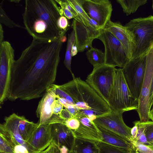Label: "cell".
Wrapping results in <instances>:
<instances>
[{"label": "cell", "mask_w": 153, "mask_h": 153, "mask_svg": "<svg viewBox=\"0 0 153 153\" xmlns=\"http://www.w3.org/2000/svg\"><path fill=\"white\" fill-rule=\"evenodd\" d=\"M87 58L94 68L105 64L104 53L101 50L93 47L86 52Z\"/></svg>", "instance_id": "7402d4cb"}, {"label": "cell", "mask_w": 153, "mask_h": 153, "mask_svg": "<svg viewBox=\"0 0 153 153\" xmlns=\"http://www.w3.org/2000/svg\"><path fill=\"white\" fill-rule=\"evenodd\" d=\"M74 117H75L79 112V110L75 105H72L68 104L64 106Z\"/></svg>", "instance_id": "d590c367"}, {"label": "cell", "mask_w": 153, "mask_h": 153, "mask_svg": "<svg viewBox=\"0 0 153 153\" xmlns=\"http://www.w3.org/2000/svg\"><path fill=\"white\" fill-rule=\"evenodd\" d=\"M146 54L131 58L122 68L129 88L133 95L138 100L145 74Z\"/></svg>", "instance_id": "ba28073f"}, {"label": "cell", "mask_w": 153, "mask_h": 153, "mask_svg": "<svg viewBox=\"0 0 153 153\" xmlns=\"http://www.w3.org/2000/svg\"><path fill=\"white\" fill-rule=\"evenodd\" d=\"M97 127L101 133L102 139V141L129 151L134 148L132 143L118 134L108 130Z\"/></svg>", "instance_id": "ffe728a7"}, {"label": "cell", "mask_w": 153, "mask_h": 153, "mask_svg": "<svg viewBox=\"0 0 153 153\" xmlns=\"http://www.w3.org/2000/svg\"><path fill=\"white\" fill-rule=\"evenodd\" d=\"M153 60L149 51L146 54L145 74L138 100V107L137 111L140 121L144 122L149 120V114L151 109L150 95L152 77Z\"/></svg>", "instance_id": "7c38bea8"}, {"label": "cell", "mask_w": 153, "mask_h": 153, "mask_svg": "<svg viewBox=\"0 0 153 153\" xmlns=\"http://www.w3.org/2000/svg\"><path fill=\"white\" fill-rule=\"evenodd\" d=\"M59 86L72 98L79 112L86 115L93 121L111 110L107 103L80 77H75Z\"/></svg>", "instance_id": "3957f363"}, {"label": "cell", "mask_w": 153, "mask_h": 153, "mask_svg": "<svg viewBox=\"0 0 153 153\" xmlns=\"http://www.w3.org/2000/svg\"><path fill=\"white\" fill-rule=\"evenodd\" d=\"M70 5L76 11L81 20V23L87 28L91 27L93 20L91 19L83 8L79 0H68Z\"/></svg>", "instance_id": "cb8c5ba5"}, {"label": "cell", "mask_w": 153, "mask_h": 153, "mask_svg": "<svg viewBox=\"0 0 153 153\" xmlns=\"http://www.w3.org/2000/svg\"><path fill=\"white\" fill-rule=\"evenodd\" d=\"M72 26L75 35V43L78 52H82L88 47H92L95 38L87 27L79 21L74 19Z\"/></svg>", "instance_id": "d6986e66"}, {"label": "cell", "mask_w": 153, "mask_h": 153, "mask_svg": "<svg viewBox=\"0 0 153 153\" xmlns=\"http://www.w3.org/2000/svg\"><path fill=\"white\" fill-rule=\"evenodd\" d=\"M151 149L153 150V147L151 148Z\"/></svg>", "instance_id": "7dc6e473"}, {"label": "cell", "mask_w": 153, "mask_h": 153, "mask_svg": "<svg viewBox=\"0 0 153 153\" xmlns=\"http://www.w3.org/2000/svg\"><path fill=\"white\" fill-rule=\"evenodd\" d=\"M0 104L7 100L12 68L15 61L14 50L8 42L0 44Z\"/></svg>", "instance_id": "30bf717a"}, {"label": "cell", "mask_w": 153, "mask_h": 153, "mask_svg": "<svg viewBox=\"0 0 153 153\" xmlns=\"http://www.w3.org/2000/svg\"><path fill=\"white\" fill-rule=\"evenodd\" d=\"M97 39L105 47V64L123 68L130 60L120 42L111 33L102 29Z\"/></svg>", "instance_id": "9c48e42d"}, {"label": "cell", "mask_w": 153, "mask_h": 153, "mask_svg": "<svg viewBox=\"0 0 153 153\" xmlns=\"http://www.w3.org/2000/svg\"><path fill=\"white\" fill-rule=\"evenodd\" d=\"M52 141L51 125H45L37 128L27 143L31 153H39L47 149Z\"/></svg>", "instance_id": "9a60e30c"}, {"label": "cell", "mask_w": 153, "mask_h": 153, "mask_svg": "<svg viewBox=\"0 0 153 153\" xmlns=\"http://www.w3.org/2000/svg\"><path fill=\"white\" fill-rule=\"evenodd\" d=\"M0 153H14L11 146L4 136L0 133Z\"/></svg>", "instance_id": "4dcf8cb0"}, {"label": "cell", "mask_w": 153, "mask_h": 153, "mask_svg": "<svg viewBox=\"0 0 153 153\" xmlns=\"http://www.w3.org/2000/svg\"><path fill=\"white\" fill-rule=\"evenodd\" d=\"M60 117L65 121L74 117L66 108L63 109L59 114Z\"/></svg>", "instance_id": "8d00e7d4"}, {"label": "cell", "mask_w": 153, "mask_h": 153, "mask_svg": "<svg viewBox=\"0 0 153 153\" xmlns=\"http://www.w3.org/2000/svg\"><path fill=\"white\" fill-rule=\"evenodd\" d=\"M97 142L75 137L71 151V153H99Z\"/></svg>", "instance_id": "44dd1931"}, {"label": "cell", "mask_w": 153, "mask_h": 153, "mask_svg": "<svg viewBox=\"0 0 153 153\" xmlns=\"http://www.w3.org/2000/svg\"><path fill=\"white\" fill-rule=\"evenodd\" d=\"M84 10L90 17L103 29L111 20L112 8L108 0H79Z\"/></svg>", "instance_id": "4fadbf2b"}, {"label": "cell", "mask_w": 153, "mask_h": 153, "mask_svg": "<svg viewBox=\"0 0 153 153\" xmlns=\"http://www.w3.org/2000/svg\"><path fill=\"white\" fill-rule=\"evenodd\" d=\"M75 42V35L73 30L68 37L67 44L64 64L65 67L70 71L73 78L75 77L71 70L72 59L71 50L73 45Z\"/></svg>", "instance_id": "d4e9b609"}, {"label": "cell", "mask_w": 153, "mask_h": 153, "mask_svg": "<svg viewBox=\"0 0 153 153\" xmlns=\"http://www.w3.org/2000/svg\"><path fill=\"white\" fill-rule=\"evenodd\" d=\"M151 106L153 107V99H152V103H151Z\"/></svg>", "instance_id": "f6af8a7d"}, {"label": "cell", "mask_w": 153, "mask_h": 153, "mask_svg": "<svg viewBox=\"0 0 153 153\" xmlns=\"http://www.w3.org/2000/svg\"><path fill=\"white\" fill-rule=\"evenodd\" d=\"M149 117L150 119H151L152 121H153V108L151 109L149 114Z\"/></svg>", "instance_id": "7bdbcfd3"}, {"label": "cell", "mask_w": 153, "mask_h": 153, "mask_svg": "<svg viewBox=\"0 0 153 153\" xmlns=\"http://www.w3.org/2000/svg\"><path fill=\"white\" fill-rule=\"evenodd\" d=\"M111 110L123 112L137 110L138 100L132 94L126 83L122 68H116L108 104Z\"/></svg>", "instance_id": "8992f818"}, {"label": "cell", "mask_w": 153, "mask_h": 153, "mask_svg": "<svg viewBox=\"0 0 153 153\" xmlns=\"http://www.w3.org/2000/svg\"><path fill=\"white\" fill-rule=\"evenodd\" d=\"M74 117L80 122L79 128L72 131L75 137L88 139L97 142L102 141L100 130L88 117L79 112Z\"/></svg>", "instance_id": "2e32d148"}, {"label": "cell", "mask_w": 153, "mask_h": 153, "mask_svg": "<svg viewBox=\"0 0 153 153\" xmlns=\"http://www.w3.org/2000/svg\"><path fill=\"white\" fill-rule=\"evenodd\" d=\"M65 124L72 131L77 129L80 125V122L75 117L65 120Z\"/></svg>", "instance_id": "836d02e7"}, {"label": "cell", "mask_w": 153, "mask_h": 153, "mask_svg": "<svg viewBox=\"0 0 153 153\" xmlns=\"http://www.w3.org/2000/svg\"><path fill=\"white\" fill-rule=\"evenodd\" d=\"M57 25L61 31L66 33L69 26L68 19L63 15L61 16L57 20Z\"/></svg>", "instance_id": "1f68e13d"}, {"label": "cell", "mask_w": 153, "mask_h": 153, "mask_svg": "<svg viewBox=\"0 0 153 153\" xmlns=\"http://www.w3.org/2000/svg\"><path fill=\"white\" fill-rule=\"evenodd\" d=\"M0 125V133L9 143L13 149L23 146L30 152L27 142L39 126V123L29 121L24 116L13 113L4 119Z\"/></svg>", "instance_id": "277c9868"}, {"label": "cell", "mask_w": 153, "mask_h": 153, "mask_svg": "<svg viewBox=\"0 0 153 153\" xmlns=\"http://www.w3.org/2000/svg\"><path fill=\"white\" fill-rule=\"evenodd\" d=\"M54 145L55 150L54 153H71V151L65 146H59Z\"/></svg>", "instance_id": "f35d334b"}, {"label": "cell", "mask_w": 153, "mask_h": 153, "mask_svg": "<svg viewBox=\"0 0 153 153\" xmlns=\"http://www.w3.org/2000/svg\"><path fill=\"white\" fill-rule=\"evenodd\" d=\"M99 153H130L129 151L107 143L102 141L97 143Z\"/></svg>", "instance_id": "484cf974"}, {"label": "cell", "mask_w": 153, "mask_h": 153, "mask_svg": "<svg viewBox=\"0 0 153 153\" xmlns=\"http://www.w3.org/2000/svg\"><path fill=\"white\" fill-rule=\"evenodd\" d=\"M78 52L77 48L75 42L72 45L71 50V55L72 56L76 55Z\"/></svg>", "instance_id": "60d3db41"}, {"label": "cell", "mask_w": 153, "mask_h": 153, "mask_svg": "<svg viewBox=\"0 0 153 153\" xmlns=\"http://www.w3.org/2000/svg\"><path fill=\"white\" fill-rule=\"evenodd\" d=\"M39 153H42V152H41Z\"/></svg>", "instance_id": "c3c4849f"}, {"label": "cell", "mask_w": 153, "mask_h": 153, "mask_svg": "<svg viewBox=\"0 0 153 153\" xmlns=\"http://www.w3.org/2000/svg\"><path fill=\"white\" fill-rule=\"evenodd\" d=\"M125 26L132 42V58L146 54L153 44V16L130 20Z\"/></svg>", "instance_id": "5b68a950"}, {"label": "cell", "mask_w": 153, "mask_h": 153, "mask_svg": "<svg viewBox=\"0 0 153 153\" xmlns=\"http://www.w3.org/2000/svg\"><path fill=\"white\" fill-rule=\"evenodd\" d=\"M149 51H150L152 55V56L153 60V44L152 46L151 47V48L149 50ZM153 98V70H152V82L151 85V89H150V104L151 107V103L152 101V100Z\"/></svg>", "instance_id": "74e56055"}, {"label": "cell", "mask_w": 153, "mask_h": 153, "mask_svg": "<svg viewBox=\"0 0 153 153\" xmlns=\"http://www.w3.org/2000/svg\"><path fill=\"white\" fill-rule=\"evenodd\" d=\"M63 105L60 102L59 99H57L55 101L53 114L55 115H59L62 111L64 109Z\"/></svg>", "instance_id": "e575fe53"}, {"label": "cell", "mask_w": 153, "mask_h": 153, "mask_svg": "<svg viewBox=\"0 0 153 153\" xmlns=\"http://www.w3.org/2000/svg\"><path fill=\"white\" fill-rule=\"evenodd\" d=\"M116 69L114 66L106 64L94 68L92 71L88 76L85 80L108 104Z\"/></svg>", "instance_id": "52a82bcc"}, {"label": "cell", "mask_w": 153, "mask_h": 153, "mask_svg": "<svg viewBox=\"0 0 153 153\" xmlns=\"http://www.w3.org/2000/svg\"><path fill=\"white\" fill-rule=\"evenodd\" d=\"M62 15L55 0H26L22 14L28 33L33 38L53 40L65 35L59 29L57 21Z\"/></svg>", "instance_id": "7a4b0ae2"}, {"label": "cell", "mask_w": 153, "mask_h": 153, "mask_svg": "<svg viewBox=\"0 0 153 153\" xmlns=\"http://www.w3.org/2000/svg\"><path fill=\"white\" fill-rule=\"evenodd\" d=\"M131 143L140 153H153V150L148 146L134 140Z\"/></svg>", "instance_id": "d6a6232c"}, {"label": "cell", "mask_w": 153, "mask_h": 153, "mask_svg": "<svg viewBox=\"0 0 153 153\" xmlns=\"http://www.w3.org/2000/svg\"><path fill=\"white\" fill-rule=\"evenodd\" d=\"M55 150V146L54 144L51 143L50 146L42 153H54Z\"/></svg>", "instance_id": "ab89813d"}, {"label": "cell", "mask_w": 153, "mask_h": 153, "mask_svg": "<svg viewBox=\"0 0 153 153\" xmlns=\"http://www.w3.org/2000/svg\"><path fill=\"white\" fill-rule=\"evenodd\" d=\"M123 113L111 110L107 114L97 117L93 121L97 126L117 134L131 143L133 141L131 128L125 123Z\"/></svg>", "instance_id": "8fae6325"}, {"label": "cell", "mask_w": 153, "mask_h": 153, "mask_svg": "<svg viewBox=\"0 0 153 153\" xmlns=\"http://www.w3.org/2000/svg\"><path fill=\"white\" fill-rule=\"evenodd\" d=\"M130 152V153H140L134 146V148Z\"/></svg>", "instance_id": "ee69618b"}, {"label": "cell", "mask_w": 153, "mask_h": 153, "mask_svg": "<svg viewBox=\"0 0 153 153\" xmlns=\"http://www.w3.org/2000/svg\"><path fill=\"white\" fill-rule=\"evenodd\" d=\"M49 89L53 91L54 92L56 98L60 97L65 99L69 104L75 105L74 101L72 98L68 93L61 88L59 85L53 84L51 86Z\"/></svg>", "instance_id": "4316f807"}, {"label": "cell", "mask_w": 153, "mask_h": 153, "mask_svg": "<svg viewBox=\"0 0 153 153\" xmlns=\"http://www.w3.org/2000/svg\"><path fill=\"white\" fill-rule=\"evenodd\" d=\"M120 5L124 13L128 16L135 13L139 7L145 4L147 0H117Z\"/></svg>", "instance_id": "603a6c76"}, {"label": "cell", "mask_w": 153, "mask_h": 153, "mask_svg": "<svg viewBox=\"0 0 153 153\" xmlns=\"http://www.w3.org/2000/svg\"><path fill=\"white\" fill-rule=\"evenodd\" d=\"M0 4V22L1 23H2L10 28L14 27L24 28L23 27L17 24L11 20L7 15L1 7V3Z\"/></svg>", "instance_id": "f546056e"}, {"label": "cell", "mask_w": 153, "mask_h": 153, "mask_svg": "<svg viewBox=\"0 0 153 153\" xmlns=\"http://www.w3.org/2000/svg\"><path fill=\"white\" fill-rule=\"evenodd\" d=\"M144 126V133L149 144V146L153 147V121L143 122Z\"/></svg>", "instance_id": "f1b7e54d"}, {"label": "cell", "mask_w": 153, "mask_h": 153, "mask_svg": "<svg viewBox=\"0 0 153 153\" xmlns=\"http://www.w3.org/2000/svg\"><path fill=\"white\" fill-rule=\"evenodd\" d=\"M63 36L53 40L33 38L13 64L7 100H29L48 92L55 81Z\"/></svg>", "instance_id": "6da1fadb"}, {"label": "cell", "mask_w": 153, "mask_h": 153, "mask_svg": "<svg viewBox=\"0 0 153 153\" xmlns=\"http://www.w3.org/2000/svg\"><path fill=\"white\" fill-rule=\"evenodd\" d=\"M152 9H153V0L152 1Z\"/></svg>", "instance_id": "bcb514c9"}, {"label": "cell", "mask_w": 153, "mask_h": 153, "mask_svg": "<svg viewBox=\"0 0 153 153\" xmlns=\"http://www.w3.org/2000/svg\"><path fill=\"white\" fill-rule=\"evenodd\" d=\"M56 99L54 92L50 89L42 97L36 111L37 117L39 119L38 127L57 123L65 124V121L59 115L53 114L54 103Z\"/></svg>", "instance_id": "5bb4252c"}, {"label": "cell", "mask_w": 153, "mask_h": 153, "mask_svg": "<svg viewBox=\"0 0 153 153\" xmlns=\"http://www.w3.org/2000/svg\"><path fill=\"white\" fill-rule=\"evenodd\" d=\"M111 33L120 42L129 59L131 58L132 45L130 33L125 26L120 22L110 20L103 29Z\"/></svg>", "instance_id": "e0dca14e"}, {"label": "cell", "mask_w": 153, "mask_h": 153, "mask_svg": "<svg viewBox=\"0 0 153 153\" xmlns=\"http://www.w3.org/2000/svg\"><path fill=\"white\" fill-rule=\"evenodd\" d=\"M3 30L1 25L0 26V44L3 41Z\"/></svg>", "instance_id": "b9f144b4"}, {"label": "cell", "mask_w": 153, "mask_h": 153, "mask_svg": "<svg viewBox=\"0 0 153 153\" xmlns=\"http://www.w3.org/2000/svg\"><path fill=\"white\" fill-rule=\"evenodd\" d=\"M51 125V143L58 146H65L71 151L75 137L72 131L64 123Z\"/></svg>", "instance_id": "ac0fdd59"}, {"label": "cell", "mask_w": 153, "mask_h": 153, "mask_svg": "<svg viewBox=\"0 0 153 153\" xmlns=\"http://www.w3.org/2000/svg\"><path fill=\"white\" fill-rule=\"evenodd\" d=\"M134 123L136 125L137 130L136 137L133 140L137 141L149 146V144L144 133V126L140 121H136Z\"/></svg>", "instance_id": "83f0119b"}]
</instances>
